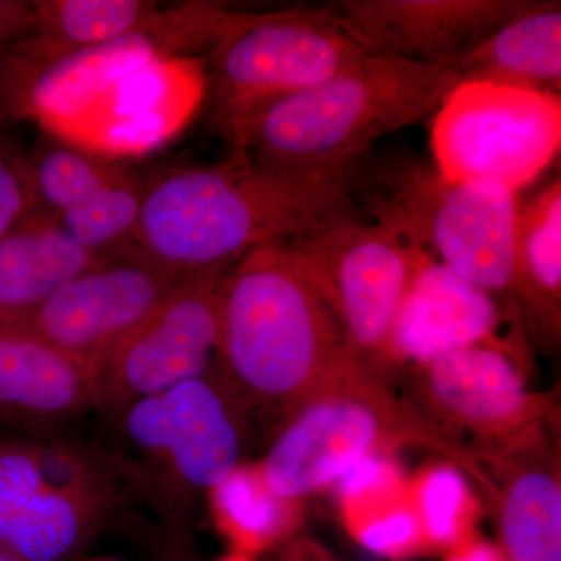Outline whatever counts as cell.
<instances>
[{"label":"cell","instance_id":"obj_24","mask_svg":"<svg viewBox=\"0 0 561 561\" xmlns=\"http://www.w3.org/2000/svg\"><path fill=\"white\" fill-rule=\"evenodd\" d=\"M35 213L57 219L87 201L124 165L54 133L39 130L27 151Z\"/></svg>","mask_w":561,"mask_h":561},{"label":"cell","instance_id":"obj_10","mask_svg":"<svg viewBox=\"0 0 561 561\" xmlns=\"http://www.w3.org/2000/svg\"><path fill=\"white\" fill-rule=\"evenodd\" d=\"M287 242L350 350L378 367L393 364L394 324L413 280L431 257L365 219L335 221Z\"/></svg>","mask_w":561,"mask_h":561},{"label":"cell","instance_id":"obj_16","mask_svg":"<svg viewBox=\"0 0 561 561\" xmlns=\"http://www.w3.org/2000/svg\"><path fill=\"white\" fill-rule=\"evenodd\" d=\"M505 313L501 302L486 291L427 260L394 324L391 359L421 367L453 351L497 345Z\"/></svg>","mask_w":561,"mask_h":561},{"label":"cell","instance_id":"obj_11","mask_svg":"<svg viewBox=\"0 0 561 561\" xmlns=\"http://www.w3.org/2000/svg\"><path fill=\"white\" fill-rule=\"evenodd\" d=\"M116 419L128 467L176 504L208 493L241 463V408L216 371L135 402Z\"/></svg>","mask_w":561,"mask_h":561},{"label":"cell","instance_id":"obj_23","mask_svg":"<svg viewBox=\"0 0 561 561\" xmlns=\"http://www.w3.org/2000/svg\"><path fill=\"white\" fill-rule=\"evenodd\" d=\"M35 32L22 44L41 57L149 31L164 9L149 0H35Z\"/></svg>","mask_w":561,"mask_h":561},{"label":"cell","instance_id":"obj_4","mask_svg":"<svg viewBox=\"0 0 561 561\" xmlns=\"http://www.w3.org/2000/svg\"><path fill=\"white\" fill-rule=\"evenodd\" d=\"M346 191L368 224L486 291L505 311H515L519 195L485 184L456 183L427 158L405 151L368 154L346 175Z\"/></svg>","mask_w":561,"mask_h":561},{"label":"cell","instance_id":"obj_25","mask_svg":"<svg viewBox=\"0 0 561 561\" xmlns=\"http://www.w3.org/2000/svg\"><path fill=\"white\" fill-rule=\"evenodd\" d=\"M147 179L122 168L87 201L58 217L66 232L99 261L125 257L138 231Z\"/></svg>","mask_w":561,"mask_h":561},{"label":"cell","instance_id":"obj_19","mask_svg":"<svg viewBox=\"0 0 561 561\" xmlns=\"http://www.w3.org/2000/svg\"><path fill=\"white\" fill-rule=\"evenodd\" d=\"M512 301L531 334L557 345L561 331L560 176L519 198L513 254Z\"/></svg>","mask_w":561,"mask_h":561},{"label":"cell","instance_id":"obj_14","mask_svg":"<svg viewBox=\"0 0 561 561\" xmlns=\"http://www.w3.org/2000/svg\"><path fill=\"white\" fill-rule=\"evenodd\" d=\"M534 0H342L343 31L370 57L451 65Z\"/></svg>","mask_w":561,"mask_h":561},{"label":"cell","instance_id":"obj_13","mask_svg":"<svg viewBox=\"0 0 561 561\" xmlns=\"http://www.w3.org/2000/svg\"><path fill=\"white\" fill-rule=\"evenodd\" d=\"M179 280L135 257L102 262L69 280L20 324L92 368Z\"/></svg>","mask_w":561,"mask_h":561},{"label":"cell","instance_id":"obj_32","mask_svg":"<svg viewBox=\"0 0 561 561\" xmlns=\"http://www.w3.org/2000/svg\"><path fill=\"white\" fill-rule=\"evenodd\" d=\"M284 561H335L330 553L321 551L319 546L308 545V542H300L294 546L287 553Z\"/></svg>","mask_w":561,"mask_h":561},{"label":"cell","instance_id":"obj_5","mask_svg":"<svg viewBox=\"0 0 561 561\" xmlns=\"http://www.w3.org/2000/svg\"><path fill=\"white\" fill-rule=\"evenodd\" d=\"M251 21L250 13L201 0L164 7L149 31L55 57L33 54L20 41L0 50V128L33 122L77 142L133 72L162 57L209 54Z\"/></svg>","mask_w":561,"mask_h":561},{"label":"cell","instance_id":"obj_29","mask_svg":"<svg viewBox=\"0 0 561 561\" xmlns=\"http://www.w3.org/2000/svg\"><path fill=\"white\" fill-rule=\"evenodd\" d=\"M393 482V465L387 460L383 453H379L357 461L348 471L343 472L334 485L337 486L342 502L351 507L378 493H386Z\"/></svg>","mask_w":561,"mask_h":561},{"label":"cell","instance_id":"obj_21","mask_svg":"<svg viewBox=\"0 0 561 561\" xmlns=\"http://www.w3.org/2000/svg\"><path fill=\"white\" fill-rule=\"evenodd\" d=\"M210 516L230 551L256 559L286 545L301 524L300 502L278 496L260 463H239L208 491Z\"/></svg>","mask_w":561,"mask_h":561},{"label":"cell","instance_id":"obj_27","mask_svg":"<svg viewBox=\"0 0 561 561\" xmlns=\"http://www.w3.org/2000/svg\"><path fill=\"white\" fill-rule=\"evenodd\" d=\"M350 530L365 551L378 559L409 561L431 553L413 507L375 511L350 523Z\"/></svg>","mask_w":561,"mask_h":561},{"label":"cell","instance_id":"obj_28","mask_svg":"<svg viewBox=\"0 0 561 561\" xmlns=\"http://www.w3.org/2000/svg\"><path fill=\"white\" fill-rule=\"evenodd\" d=\"M35 210L27 151L0 128V238Z\"/></svg>","mask_w":561,"mask_h":561},{"label":"cell","instance_id":"obj_30","mask_svg":"<svg viewBox=\"0 0 561 561\" xmlns=\"http://www.w3.org/2000/svg\"><path fill=\"white\" fill-rule=\"evenodd\" d=\"M35 28V0H0V50L28 38Z\"/></svg>","mask_w":561,"mask_h":561},{"label":"cell","instance_id":"obj_6","mask_svg":"<svg viewBox=\"0 0 561 561\" xmlns=\"http://www.w3.org/2000/svg\"><path fill=\"white\" fill-rule=\"evenodd\" d=\"M382 381L383 368L362 365L290 413L260 461L278 496L294 502L312 496L357 461L400 440L440 449L478 476L476 460L461 446L435 421L401 404Z\"/></svg>","mask_w":561,"mask_h":561},{"label":"cell","instance_id":"obj_15","mask_svg":"<svg viewBox=\"0 0 561 561\" xmlns=\"http://www.w3.org/2000/svg\"><path fill=\"white\" fill-rule=\"evenodd\" d=\"M419 368L432 408L481 437L516 440L545 413L515 357L500 345L468 346Z\"/></svg>","mask_w":561,"mask_h":561},{"label":"cell","instance_id":"obj_3","mask_svg":"<svg viewBox=\"0 0 561 561\" xmlns=\"http://www.w3.org/2000/svg\"><path fill=\"white\" fill-rule=\"evenodd\" d=\"M459 83L445 66L365 57L262 111L231 151L275 172L346 179L379 139L435 114Z\"/></svg>","mask_w":561,"mask_h":561},{"label":"cell","instance_id":"obj_17","mask_svg":"<svg viewBox=\"0 0 561 561\" xmlns=\"http://www.w3.org/2000/svg\"><path fill=\"white\" fill-rule=\"evenodd\" d=\"M94 408L92 373L20 323L0 321V421L50 430Z\"/></svg>","mask_w":561,"mask_h":561},{"label":"cell","instance_id":"obj_35","mask_svg":"<svg viewBox=\"0 0 561 561\" xmlns=\"http://www.w3.org/2000/svg\"><path fill=\"white\" fill-rule=\"evenodd\" d=\"M87 561H114V560L95 559V560H87Z\"/></svg>","mask_w":561,"mask_h":561},{"label":"cell","instance_id":"obj_26","mask_svg":"<svg viewBox=\"0 0 561 561\" xmlns=\"http://www.w3.org/2000/svg\"><path fill=\"white\" fill-rule=\"evenodd\" d=\"M472 500L467 478L457 467L438 465L421 476L415 511L431 553H445L472 535Z\"/></svg>","mask_w":561,"mask_h":561},{"label":"cell","instance_id":"obj_18","mask_svg":"<svg viewBox=\"0 0 561 561\" xmlns=\"http://www.w3.org/2000/svg\"><path fill=\"white\" fill-rule=\"evenodd\" d=\"M457 80L561 95V3L534 0L446 66Z\"/></svg>","mask_w":561,"mask_h":561},{"label":"cell","instance_id":"obj_22","mask_svg":"<svg viewBox=\"0 0 561 561\" xmlns=\"http://www.w3.org/2000/svg\"><path fill=\"white\" fill-rule=\"evenodd\" d=\"M501 546L508 561H561V483L553 461L523 457L500 496Z\"/></svg>","mask_w":561,"mask_h":561},{"label":"cell","instance_id":"obj_1","mask_svg":"<svg viewBox=\"0 0 561 561\" xmlns=\"http://www.w3.org/2000/svg\"><path fill=\"white\" fill-rule=\"evenodd\" d=\"M345 180L271 171L241 151L220 164L158 173L147 179L138 231L125 257L175 279L227 271L265 243L364 219Z\"/></svg>","mask_w":561,"mask_h":561},{"label":"cell","instance_id":"obj_33","mask_svg":"<svg viewBox=\"0 0 561 561\" xmlns=\"http://www.w3.org/2000/svg\"><path fill=\"white\" fill-rule=\"evenodd\" d=\"M216 561H257L254 559V557L245 556V553H239V552H228L225 553L224 557H220V559H217Z\"/></svg>","mask_w":561,"mask_h":561},{"label":"cell","instance_id":"obj_31","mask_svg":"<svg viewBox=\"0 0 561 561\" xmlns=\"http://www.w3.org/2000/svg\"><path fill=\"white\" fill-rule=\"evenodd\" d=\"M443 561H508L500 545L471 537L443 553Z\"/></svg>","mask_w":561,"mask_h":561},{"label":"cell","instance_id":"obj_34","mask_svg":"<svg viewBox=\"0 0 561 561\" xmlns=\"http://www.w3.org/2000/svg\"><path fill=\"white\" fill-rule=\"evenodd\" d=\"M0 561H21L20 559H16V557L11 556V553L3 551V549H0Z\"/></svg>","mask_w":561,"mask_h":561},{"label":"cell","instance_id":"obj_9","mask_svg":"<svg viewBox=\"0 0 561 561\" xmlns=\"http://www.w3.org/2000/svg\"><path fill=\"white\" fill-rule=\"evenodd\" d=\"M561 95L461 81L435 111L432 162L445 179L519 195L559 157Z\"/></svg>","mask_w":561,"mask_h":561},{"label":"cell","instance_id":"obj_8","mask_svg":"<svg viewBox=\"0 0 561 561\" xmlns=\"http://www.w3.org/2000/svg\"><path fill=\"white\" fill-rule=\"evenodd\" d=\"M108 460L65 442H0V549L65 561L116 504Z\"/></svg>","mask_w":561,"mask_h":561},{"label":"cell","instance_id":"obj_2","mask_svg":"<svg viewBox=\"0 0 561 561\" xmlns=\"http://www.w3.org/2000/svg\"><path fill=\"white\" fill-rule=\"evenodd\" d=\"M365 364L289 242L257 247L225 273L216 373L239 408L289 416Z\"/></svg>","mask_w":561,"mask_h":561},{"label":"cell","instance_id":"obj_12","mask_svg":"<svg viewBox=\"0 0 561 561\" xmlns=\"http://www.w3.org/2000/svg\"><path fill=\"white\" fill-rule=\"evenodd\" d=\"M227 271L179 280L146 319L95 362L94 408L117 415L135 402L216 371L220 289Z\"/></svg>","mask_w":561,"mask_h":561},{"label":"cell","instance_id":"obj_7","mask_svg":"<svg viewBox=\"0 0 561 561\" xmlns=\"http://www.w3.org/2000/svg\"><path fill=\"white\" fill-rule=\"evenodd\" d=\"M365 57L370 55L343 31L331 5L261 13L208 54L210 125L232 147L262 111Z\"/></svg>","mask_w":561,"mask_h":561},{"label":"cell","instance_id":"obj_20","mask_svg":"<svg viewBox=\"0 0 561 561\" xmlns=\"http://www.w3.org/2000/svg\"><path fill=\"white\" fill-rule=\"evenodd\" d=\"M102 262L60 221L33 213L0 238V321L20 323L55 291Z\"/></svg>","mask_w":561,"mask_h":561}]
</instances>
